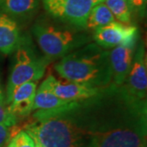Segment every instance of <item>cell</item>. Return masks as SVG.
<instances>
[{
  "label": "cell",
  "mask_w": 147,
  "mask_h": 147,
  "mask_svg": "<svg viewBox=\"0 0 147 147\" xmlns=\"http://www.w3.org/2000/svg\"><path fill=\"white\" fill-rule=\"evenodd\" d=\"M33 118L25 131L46 147L146 146V99L124 84L111 83L88 98L36 110Z\"/></svg>",
  "instance_id": "1"
},
{
  "label": "cell",
  "mask_w": 147,
  "mask_h": 147,
  "mask_svg": "<svg viewBox=\"0 0 147 147\" xmlns=\"http://www.w3.org/2000/svg\"><path fill=\"white\" fill-rule=\"evenodd\" d=\"M63 79L95 88L112 83L109 51L96 42H89L67 54L55 65Z\"/></svg>",
  "instance_id": "2"
},
{
  "label": "cell",
  "mask_w": 147,
  "mask_h": 147,
  "mask_svg": "<svg viewBox=\"0 0 147 147\" xmlns=\"http://www.w3.org/2000/svg\"><path fill=\"white\" fill-rule=\"evenodd\" d=\"M32 33L49 61L64 57L92 40V37L87 34L48 23H37L32 27Z\"/></svg>",
  "instance_id": "3"
},
{
  "label": "cell",
  "mask_w": 147,
  "mask_h": 147,
  "mask_svg": "<svg viewBox=\"0 0 147 147\" xmlns=\"http://www.w3.org/2000/svg\"><path fill=\"white\" fill-rule=\"evenodd\" d=\"M14 53V63L6 90L7 105L9 104L14 92L20 85L41 79L49 63L45 57L38 54L31 38L27 35L21 36V42Z\"/></svg>",
  "instance_id": "4"
},
{
  "label": "cell",
  "mask_w": 147,
  "mask_h": 147,
  "mask_svg": "<svg viewBox=\"0 0 147 147\" xmlns=\"http://www.w3.org/2000/svg\"><path fill=\"white\" fill-rule=\"evenodd\" d=\"M45 10L58 21L84 29L93 7L92 0H42Z\"/></svg>",
  "instance_id": "5"
},
{
  "label": "cell",
  "mask_w": 147,
  "mask_h": 147,
  "mask_svg": "<svg viewBox=\"0 0 147 147\" xmlns=\"http://www.w3.org/2000/svg\"><path fill=\"white\" fill-rule=\"evenodd\" d=\"M138 38L137 27L114 21L95 30L92 40L103 48H111L137 41Z\"/></svg>",
  "instance_id": "6"
},
{
  "label": "cell",
  "mask_w": 147,
  "mask_h": 147,
  "mask_svg": "<svg viewBox=\"0 0 147 147\" xmlns=\"http://www.w3.org/2000/svg\"><path fill=\"white\" fill-rule=\"evenodd\" d=\"M144 42L138 41L131 69L124 84L131 94L140 99H146L147 66Z\"/></svg>",
  "instance_id": "7"
},
{
  "label": "cell",
  "mask_w": 147,
  "mask_h": 147,
  "mask_svg": "<svg viewBox=\"0 0 147 147\" xmlns=\"http://www.w3.org/2000/svg\"><path fill=\"white\" fill-rule=\"evenodd\" d=\"M41 84L53 92L59 98L68 102L91 97L96 94L100 89L70 82L66 79L62 81L53 75H49Z\"/></svg>",
  "instance_id": "8"
},
{
  "label": "cell",
  "mask_w": 147,
  "mask_h": 147,
  "mask_svg": "<svg viewBox=\"0 0 147 147\" xmlns=\"http://www.w3.org/2000/svg\"><path fill=\"white\" fill-rule=\"evenodd\" d=\"M137 42L138 40L126 45H119L109 52L112 83L117 85L125 83L131 69Z\"/></svg>",
  "instance_id": "9"
},
{
  "label": "cell",
  "mask_w": 147,
  "mask_h": 147,
  "mask_svg": "<svg viewBox=\"0 0 147 147\" xmlns=\"http://www.w3.org/2000/svg\"><path fill=\"white\" fill-rule=\"evenodd\" d=\"M36 90V82L30 81L20 85L14 92L7 105V110L17 119L26 118L31 114Z\"/></svg>",
  "instance_id": "10"
},
{
  "label": "cell",
  "mask_w": 147,
  "mask_h": 147,
  "mask_svg": "<svg viewBox=\"0 0 147 147\" xmlns=\"http://www.w3.org/2000/svg\"><path fill=\"white\" fill-rule=\"evenodd\" d=\"M21 36L17 22L10 16L0 13V52L5 55L14 53Z\"/></svg>",
  "instance_id": "11"
},
{
  "label": "cell",
  "mask_w": 147,
  "mask_h": 147,
  "mask_svg": "<svg viewBox=\"0 0 147 147\" xmlns=\"http://www.w3.org/2000/svg\"><path fill=\"white\" fill-rule=\"evenodd\" d=\"M38 6L39 0H0V13L23 20L33 16Z\"/></svg>",
  "instance_id": "12"
},
{
  "label": "cell",
  "mask_w": 147,
  "mask_h": 147,
  "mask_svg": "<svg viewBox=\"0 0 147 147\" xmlns=\"http://www.w3.org/2000/svg\"><path fill=\"white\" fill-rule=\"evenodd\" d=\"M67 103H69L68 101L59 98L53 92H51L41 84L39 86V88L36 90L34 100L33 111L52 110L61 107Z\"/></svg>",
  "instance_id": "13"
},
{
  "label": "cell",
  "mask_w": 147,
  "mask_h": 147,
  "mask_svg": "<svg viewBox=\"0 0 147 147\" xmlns=\"http://www.w3.org/2000/svg\"><path fill=\"white\" fill-rule=\"evenodd\" d=\"M115 21V18L104 3H100L92 7L90 11L86 28L96 30Z\"/></svg>",
  "instance_id": "14"
},
{
  "label": "cell",
  "mask_w": 147,
  "mask_h": 147,
  "mask_svg": "<svg viewBox=\"0 0 147 147\" xmlns=\"http://www.w3.org/2000/svg\"><path fill=\"white\" fill-rule=\"evenodd\" d=\"M104 3L121 23L128 24L131 21L132 11L127 0H105Z\"/></svg>",
  "instance_id": "15"
},
{
  "label": "cell",
  "mask_w": 147,
  "mask_h": 147,
  "mask_svg": "<svg viewBox=\"0 0 147 147\" xmlns=\"http://www.w3.org/2000/svg\"><path fill=\"white\" fill-rule=\"evenodd\" d=\"M6 147H35L34 141L26 131H20L7 142Z\"/></svg>",
  "instance_id": "16"
},
{
  "label": "cell",
  "mask_w": 147,
  "mask_h": 147,
  "mask_svg": "<svg viewBox=\"0 0 147 147\" xmlns=\"http://www.w3.org/2000/svg\"><path fill=\"white\" fill-rule=\"evenodd\" d=\"M18 119L11 115L7 110V105L0 103V124H6L7 126L16 125Z\"/></svg>",
  "instance_id": "17"
},
{
  "label": "cell",
  "mask_w": 147,
  "mask_h": 147,
  "mask_svg": "<svg viewBox=\"0 0 147 147\" xmlns=\"http://www.w3.org/2000/svg\"><path fill=\"white\" fill-rule=\"evenodd\" d=\"M131 11H134L136 13L141 16H145L146 10L147 0H127Z\"/></svg>",
  "instance_id": "18"
},
{
  "label": "cell",
  "mask_w": 147,
  "mask_h": 147,
  "mask_svg": "<svg viewBox=\"0 0 147 147\" xmlns=\"http://www.w3.org/2000/svg\"><path fill=\"white\" fill-rule=\"evenodd\" d=\"M11 127L7 126L6 124H0V147H3L7 144L10 136Z\"/></svg>",
  "instance_id": "19"
},
{
  "label": "cell",
  "mask_w": 147,
  "mask_h": 147,
  "mask_svg": "<svg viewBox=\"0 0 147 147\" xmlns=\"http://www.w3.org/2000/svg\"><path fill=\"white\" fill-rule=\"evenodd\" d=\"M0 103H1V104H3V105H7V103H6L5 96L3 94V92L2 87H1V83H0Z\"/></svg>",
  "instance_id": "20"
},
{
  "label": "cell",
  "mask_w": 147,
  "mask_h": 147,
  "mask_svg": "<svg viewBox=\"0 0 147 147\" xmlns=\"http://www.w3.org/2000/svg\"><path fill=\"white\" fill-rule=\"evenodd\" d=\"M34 145H35V147H46L45 146H43L42 144H41V143L38 142V141L34 140Z\"/></svg>",
  "instance_id": "21"
},
{
  "label": "cell",
  "mask_w": 147,
  "mask_h": 147,
  "mask_svg": "<svg viewBox=\"0 0 147 147\" xmlns=\"http://www.w3.org/2000/svg\"><path fill=\"white\" fill-rule=\"evenodd\" d=\"M105 0H92V3H93V6L96 5L98 3H104Z\"/></svg>",
  "instance_id": "22"
},
{
  "label": "cell",
  "mask_w": 147,
  "mask_h": 147,
  "mask_svg": "<svg viewBox=\"0 0 147 147\" xmlns=\"http://www.w3.org/2000/svg\"><path fill=\"white\" fill-rule=\"evenodd\" d=\"M146 146H143V147H146Z\"/></svg>",
  "instance_id": "23"
},
{
  "label": "cell",
  "mask_w": 147,
  "mask_h": 147,
  "mask_svg": "<svg viewBox=\"0 0 147 147\" xmlns=\"http://www.w3.org/2000/svg\"></svg>",
  "instance_id": "24"
}]
</instances>
